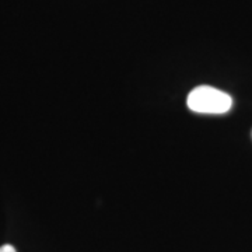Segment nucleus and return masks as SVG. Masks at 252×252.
<instances>
[{
  "instance_id": "nucleus-1",
  "label": "nucleus",
  "mask_w": 252,
  "mask_h": 252,
  "mask_svg": "<svg viewBox=\"0 0 252 252\" xmlns=\"http://www.w3.org/2000/svg\"><path fill=\"white\" fill-rule=\"evenodd\" d=\"M187 105L190 111L198 114L220 115L231 109L233 98L227 93L215 87L198 86L188 94Z\"/></svg>"
},
{
  "instance_id": "nucleus-2",
  "label": "nucleus",
  "mask_w": 252,
  "mask_h": 252,
  "mask_svg": "<svg viewBox=\"0 0 252 252\" xmlns=\"http://www.w3.org/2000/svg\"><path fill=\"white\" fill-rule=\"evenodd\" d=\"M0 252H17V251H16V248H14L13 245H10V244H6V245L0 247Z\"/></svg>"
}]
</instances>
